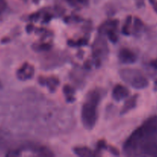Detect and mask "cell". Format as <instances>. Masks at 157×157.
Here are the masks:
<instances>
[{
  "label": "cell",
  "mask_w": 157,
  "mask_h": 157,
  "mask_svg": "<svg viewBox=\"0 0 157 157\" xmlns=\"http://www.w3.org/2000/svg\"><path fill=\"white\" fill-rule=\"evenodd\" d=\"M152 6H153V9L155 12L157 13V0H155L153 3H152Z\"/></svg>",
  "instance_id": "obj_18"
},
{
  "label": "cell",
  "mask_w": 157,
  "mask_h": 157,
  "mask_svg": "<svg viewBox=\"0 0 157 157\" xmlns=\"http://www.w3.org/2000/svg\"><path fill=\"white\" fill-rule=\"evenodd\" d=\"M129 90L122 84H116L112 90V98L117 101L125 99L129 96Z\"/></svg>",
  "instance_id": "obj_7"
},
{
  "label": "cell",
  "mask_w": 157,
  "mask_h": 157,
  "mask_svg": "<svg viewBox=\"0 0 157 157\" xmlns=\"http://www.w3.org/2000/svg\"><path fill=\"white\" fill-rule=\"evenodd\" d=\"M109 152L112 153L113 155H117V156H118V155L119 154V151L118 149L115 148V147H112V146H109Z\"/></svg>",
  "instance_id": "obj_14"
},
{
  "label": "cell",
  "mask_w": 157,
  "mask_h": 157,
  "mask_svg": "<svg viewBox=\"0 0 157 157\" xmlns=\"http://www.w3.org/2000/svg\"><path fill=\"white\" fill-rule=\"evenodd\" d=\"M129 156L157 157V116L148 118L135 129L123 145Z\"/></svg>",
  "instance_id": "obj_1"
},
{
  "label": "cell",
  "mask_w": 157,
  "mask_h": 157,
  "mask_svg": "<svg viewBox=\"0 0 157 157\" xmlns=\"http://www.w3.org/2000/svg\"><path fill=\"white\" fill-rule=\"evenodd\" d=\"M151 67H153L154 69L157 70V59H153L150 61Z\"/></svg>",
  "instance_id": "obj_17"
},
{
  "label": "cell",
  "mask_w": 157,
  "mask_h": 157,
  "mask_svg": "<svg viewBox=\"0 0 157 157\" xmlns=\"http://www.w3.org/2000/svg\"><path fill=\"white\" fill-rule=\"evenodd\" d=\"M73 152L77 156L83 157H91L98 156V153L86 147H76L73 148Z\"/></svg>",
  "instance_id": "obj_9"
},
{
  "label": "cell",
  "mask_w": 157,
  "mask_h": 157,
  "mask_svg": "<svg viewBox=\"0 0 157 157\" xmlns=\"http://www.w3.org/2000/svg\"><path fill=\"white\" fill-rule=\"evenodd\" d=\"M102 98L99 90L94 89L88 92L81 110L82 123L85 128L91 130L96 124L98 114L97 108Z\"/></svg>",
  "instance_id": "obj_2"
},
{
  "label": "cell",
  "mask_w": 157,
  "mask_h": 157,
  "mask_svg": "<svg viewBox=\"0 0 157 157\" xmlns=\"http://www.w3.org/2000/svg\"><path fill=\"white\" fill-rule=\"evenodd\" d=\"M97 147H98L99 150H101V149H106V147H107V144H106V142H105L104 140H100L98 142V145H97Z\"/></svg>",
  "instance_id": "obj_15"
},
{
  "label": "cell",
  "mask_w": 157,
  "mask_h": 157,
  "mask_svg": "<svg viewBox=\"0 0 157 157\" xmlns=\"http://www.w3.org/2000/svg\"><path fill=\"white\" fill-rule=\"evenodd\" d=\"M120 76L125 82L135 89H143L149 85V81L141 71L125 68L120 71Z\"/></svg>",
  "instance_id": "obj_3"
},
{
  "label": "cell",
  "mask_w": 157,
  "mask_h": 157,
  "mask_svg": "<svg viewBox=\"0 0 157 157\" xmlns=\"http://www.w3.org/2000/svg\"><path fill=\"white\" fill-rule=\"evenodd\" d=\"M119 61L123 64H132L136 61V55L127 48H123L119 52Z\"/></svg>",
  "instance_id": "obj_5"
},
{
  "label": "cell",
  "mask_w": 157,
  "mask_h": 157,
  "mask_svg": "<svg viewBox=\"0 0 157 157\" xmlns=\"http://www.w3.org/2000/svg\"><path fill=\"white\" fill-rule=\"evenodd\" d=\"M143 23L142 22V21L139 19V18H136V17L134 18L133 28H134V31H135V32H140V30L143 29Z\"/></svg>",
  "instance_id": "obj_13"
},
{
  "label": "cell",
  "mask_w": 157,
  "mask_h": 157,
  "mask_svg": "<svg viewBox=\"0 0 157 157\" xmlns=\"http://www.w3.org/2000/svg\"><path fill=\"white\" fill-rule=\"evenodd\" d=\"M18 79L26 81V80L32 78L34 75V67L28 63H25L18 70L16 73Z\"/></svg>",
  "instance_id": "obj_6"
},
{
  "label": "cell",
  "mask_w": 157,
  "mask_h": 157,
  "mask_svg": "<svg viewBox=\"0 0 157 157\" xmlns=\"http://www.w3.org/2000/svg\"><path fill=\"white\" fill-rule=\"evenodd\" d=\"M154 90H155V91H157V79L155 80V81L154 82Z\"/></svg>",
  "instance_id": "obj_19"
},
{
  "label": "cell",
  "mask_w": 157,
  "mask_h": 157,
  "mask_svg": "<svg viewBox=\"0 0 157 157\" xmlns=\"http://www.w3.org/2000/svg\"><path fill=\"white\" fill-rule=\"evenodd\" d=\"M117 25H118V21H116V20H109V21L103 23L100 26L99 32V33L103 34V35H106L109 32L116 31Z\"/></svg>",
  "instance_id": "obj_8"
},
{
  "label": "cell",
  "mask_w": 157,
  "mask_h": 157,
  "mask_svg": "<svg viewBox=\"0 0 157 157\" xmlns=\"http://www.w3.org/2000/svg\"><path fill=\"white\" fill-rule=\"evenodd\" d=\"M63 92H64L65 95H66L67 101H71L72 102V101H74V91L71 86L65 85L64 87H63Z\"/></svg>",
  "instance_id": "obj_12"
},
{
  "label": "cell",
  "mask_w": 157,
  "mask_h": 157,
  "mask_svg": "<svg viewBox=\"0 0 157 157\" xmlns=\"http://www.w3.org/2000/svg\"><path fill=\"white\" fill-rule=\"evenodd\" d=\"M6 2H5V0H0V13L6 9Z\"/></svg>",
  "instance_id": "obj_16"
},
{
  "label": "cell",
  "mask_w": 157,
  "mask_h": 157,
  "mask_svg": "<svg viewBox=\"0 0 157 157\" xmlns=\"http://www.w3.org/2000/svg\"><path fill=\"white\" fill-rule=\"evenodd\" d=\"M155 1V0H149V2H150L151 4H152V3H153Z\"/></svg>",
  "instance_id": "obj_20"
},
{
  "label": "cell",
  "mask_w": 157,
  "mask_h": 157,
  "mask_svg": "<svg viewBox=\"0 0 157 157\" xmlns=\"http://www.w3.org/2000/svg\"><path fill=\"white\" fill-rule=\"evenodd\" d=\"M137 99H138V94H135L131 97V98H129L123 105V109L121 110L122 114H125V113H128L131 110H132L136 105Z\"/></svg>",
  "instance_id": "obj_11"
},
{
  "label": "cell",
  "mask_w": 157,
  "mask_h": 157,
  "mask_svg": "<svg viewBox=\"0 0 157 157\" xmlns=\"http://www.w3.org/2000/svg\"><path fill=\"white\" fill-rule=\"evenodd\" d=\"M109 49L106 40L101 36L97 37L94 41L93 47H92V55L96 61V64H101L102 60L107 55Z\"/></svg>",
  "instance_id": "obj_4"
},
{
  "label": "cell",
  "mask_w": 157,
  "mask_h": 157,
  "mask_svg": "<svg viewBox=\"0 0 157 157\" xmlns=\"http://www.w3.org/2000/svg\"><path fill=\"white\" fill-rule=\"evenodd\" d=\"M38 81L41 84L44 85V84H46L48 86L49 89L51 90H55V87L58 85V83H59V81L57 78L55 77H50V78H46L44 77H39V79H38Z\"/></svg>",
  "instance_id": "obj_10"
}]
</instances>
